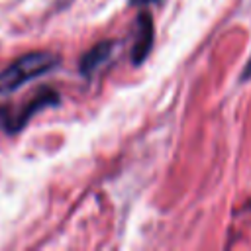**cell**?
<instances>
[{"mask_svg":"<svg viewBox=\"0 0 251 251\" xmlns=\"http://www.w3.org/2000/svg\"><path fill=\"white\" fill-rule=\"evenodd\" d=\"M59 65V57L49 51H33L18 57L12 65L0 71V94H10L29 80L47 75Z\"/></svg>","mask_w":251,"mask_h":251,"instance_id":"obj_1","label":"cell"},{"mask_svg":"<svg viewBox=\"0 0 251 251\" xmlns=\"http://www.w3.org/2000/svg\"><path fill=\"white\" fill-rule=\"evenodd\" d=\"M112 49H114V43H112V41H102V43L94 45V47L80 59V73L86 75V76H88L90 73H94L102 63H106V59L110 57Z\"/></svg>","mask_w":251,"mask_h":251,"instance_id":"obj_3","label":"cell"},{"mask_svg":"<svg viewBox=\"0 0 251 251\" xmlns=\"http://www.w3.org/2000/svg\"><path fill=\"white\" fill-rule=\"evenodd\" d=\"M249 75H251V59H249V63H247V67H245L243 75H241V80H247V78H249Z\"/></svg>","mask_w":251,"mask_h":251,"instance_id":"obj_4","label":"cell"},{"mask_svg":"<svg viewBox=\"0 0 251 251\" xmlns=\"http://www.w3.org/2000/svg\"><path fill=\"white\" fill-rule=\"evenodd\" d=\"M151 2H161V0H129V4L137 6V4H151Z\"/></svg>","mask_w":251,"mask_h":251,"instance_id":"obj_5","label":"cell"},{"mask_svg":"<svg viewBox=\"0 0 251 251\" xmlns=\"http://www.w3.org/2000/svg\"><path fill=\"white\" fill-rule=\"evenodd\" d=\"M151 45H153V20L149 14H141L137 20V39L133 43L131 61L135 65L141 63L151 51Z\"/></svg>","mask_w":251,"mask_h":251,"instance_id":"obj_2","label":"cell"}]
</instances>
